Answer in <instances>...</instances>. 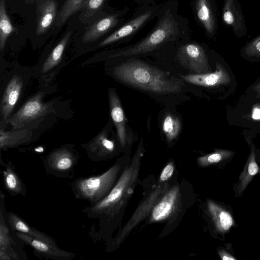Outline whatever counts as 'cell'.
<instances>
[{
	"instance_id": "cell-5",
	"label": "cell",
	"mask_w": 260,
	"mask_h": 260,
	"mask_svg": "<svg viewBox=\"0 0 260 260\" xmlns=\"http://www.w3.org/2000/svg\"><path fill=\"white\" fill-rule=\"evenodd\" d=\"M78 153L73 147L63 146L50 152L43 159L46 172L59 178L73 175L79 161Z\"/></svg>"
},
{
	"instance_id": "cell-30",
	"label": "cell",
	"mask_w": 260,
	"mask_h": 260,
	"mask_svg": "<svg viewBox=\"0 0 260 260\" xmlns=\"http://www.w3.org/2000/svg\"><path fill=\"white\" fill-rule=\"evenodd\" d=\"M174 170L173 163L171 162L167 164L161 173L159 180L163 182L169 179L172 175Z\"/></svg>"
},
{
	"instance_id": "cell-32",
	"label": "cell",
	"mask_w": 260,
	"mask_h": 260,
	"mask_svg": "<svg viewBox=\"0 0 260 260\" xmlns=\"http://www.w3.org/2000/svg\"><path fill=\"white\" fill-rule=\"evenodd\" d=\"M253 90L257 93H260V81L253 87Z\"/></svg>"
},
{
	"instance_id": "cell-11",
	"label": "cell",
	"mask_w": 260,
	"mask_h": 260,
	"mask_svg": "<svg viewBox=\"0 0 260 260\" xmlns=\"http://www.w3.org/2000/svg\"><path fill=\"white\" fill-rule=\"evenodd\" d=\"M23 81L18 75H14L6 86L1 102V114L2 119L8 121L20 96Z\"/></svg>"
},
{
	"instance_id": "cell-3",
	"label": "cell",
	"mask_w": 260,
	"mask_h": 260,
	"mask_svg": "<svg viewBox=\"0 0 260 260\" xmlns=\"http://www.w3.org/2000/svg\"><path fill=\"white\" fill-rule=\"evenodd\" d=\"M120 169V164L116 162L101 174L75 179L70 184L75 197L87 201L90 205L99 202L116 184Z\"/></svg>"
},
{
	"instance_id": "cell-12",
	"label": "cell",
	"mask_w": 260,
	"mask_h": 260,
	"mask_svg": "<svg viewBox=\"0 0 260 260\" xmlns=\"http://www.w3.org/2000/svg\"><path fill=\"white\" fill-rule=\"evenodd\" d=\"M89 158L99 161L108 158L115 150L114 141L108 138L107 133L102 131L90 142L83 145Z\"/></svg>"
},
{
	"instance_id": "cell-13",
	"label": "cell",
	"mask_w": 260,
	"mask_h": 260,
	"mask_svg": "<svg viewBox=\"0 0 260 260\" xmlns=\"http://www.w3.org/2000/svg\"><path fill=\"white\" fill-rule=\"evenodd\" d=\"M57 7L56 0H41L37 10L36 35H43L50 28L56 17Z\"/></svg>"
},
{
	"instance_id": "cell-23",
	"label": "cell",
	"mask_w": 260,
	"mask_h": 260,
	"mask_svg": "<svg viewBox=\"0 0 260 260\" xmlns=\"http://www.w3.org/2000/svg\"><path fill=\"white\" fill-rule=\"evenodd\" d=\"M13 27L6 7V0H0V50L4 49L9 37L14 32Z\"/></svg>"
},
{
	"instance_id": "cell-29",
	"label": "cell",
	"mask_w": 260,
	"mask_h": 260,
	"mask_svg": "<svg viewBox=\"0 0 260 260\" xmlns=\"http://www.w3.org/2000/svg\"><path fill=\"white\" fill-rule=\"evenodd\" d=\"M245 52L248 56L260 57V38L250 43L246 47Z\"/></svg>"
},
{
	"instance_id": "cell-7",
	"label": "cell",
	"mask_w": 260,
	"mask_h": 260,
	"mask_svg": "<svg viewBox=\"0 0 260 260\" xmlns=\"http://www.w3.org/2000/svg\"><path fill=\"white\" fill-rule=\"evenodd\" d=\"M43 94H36L29 99L22 106L8 119L13 129L22 128L24 124L46 114L49 105L42 101Z\"/></svg>"
},
{
	"instance_id": "cell-16",
	"label": "cell",
	"mask_w": 260,
	"mask_h": 260,
	"mask_svg": "<svg viewBox=\"0 0 260 260\" xmlns=\"http://www.w3.org/2000/svg\"><path fill=\"white\" fill-rule=\"evenodd\" d=\"M111 116L116 127L119 141L122 147L126 142L125 119L120 100L112 89L109 92Z\"/></svg>"
},
{
	"instance_id": "cell-20",
	"label": "cell",
	"mask_w": 260,
	"mask_h": 260,
	"mask_svg": "<svg viewBox=\"0 0 260 260\" xmlns=\"http://www.w3.org/2000/svg\"><path fill=\"white\" fill-rule=\"evenodd\" d=\"M71 34V31L68 32L53 49L42 67V73L51 71L61 61Z\"/></svg>"
},
{
	"instance_id": "cell-2",
	"label": "cell",
	"mask_w": 260,
	"mask_h": 260,
	"mask_svg": "<svg viewBox=\"0 0 260 260\" xmlns=\"http://www.w3.org/2000/svg\"><path fill=\"white\" fill-rule=\"evenodd\" d=\"M113 73L123 82L158 93L179 92L183 85L181 80L137 60L122 62L114 68Z\"/></svg>"
},
{
	"instance_id": "cell-14",
	"label": "cell",
	"mask_w": 260,
	"mask_h": 260,
	"mask_svg": "<svg viewBox=\"0 0 260 260\" xmlns=\"http://www.w3.org/2000/svg\"><path fill=\"white\" fill-rule=\"evenodd\" d=\"M7 220L9 225L14 232H21L48 243L57 245L53 237L30 226L20 216L12 211L7 213Z\"/></svg>"
},
{
	"instance_id": "cell-27",
	"label": "cell",
	"mask_w": 260,
	"mask_h": 260,
	"mask_svg": "<svg viewBox=\"0 0 260 260\" xmlns=\"http://www.w3.org/2000/svg\"><path fill=\"white\" fill-rule=\"evenodd\" d=\"M231 152L226 150H217L215 152L201 157L198 159L199 163L202 166H207L220 161L223 158L231 154Z\"/></svg>"
},
{
	"instance_id": "cell-22",
	"label": "cell",
	"mask_w": 260,
	"mask_h": 260,
	"mask_svg": "<svg viewBox=\"0 0 260 260\" xmlns=\"http://www.w3.org/2000/svg\"><path fill=\"white\" fill-rule=\"evenodd\" d=\"M198 17L209 33L215 28L214 16L208 0H197L196 5Z\"/></svg>"
},
{
	"instance_id": "cell-25",
	"label": "cell",
	"mask_w": 260,
	"mask_h": 260,
	"mask_svg": "<svg viewBox=\"0 0 260 260\" xmlns=\"http://www.w3.org/2000/svg\"><path fill=\"white\" fill-rule=\"evenodd\" d=\"M85 1L66 0L57 15L56 25H62L68 18L80 10Z\"/></svg>"
},
{
	"instance_id": "cell-28",
	"label": "cell",
	"mask_w": 260,
	"mask_h": 260,
	"mask_svg": "<svg viewBox=\"0 0 260 260\" xmlns=\"http://www.w3.org/2000/svg\"><path fill=\"white\" fill-rule=\"evenodd\" d=\"M105 0H86L81 10L83 11L84 17H91L103 6Z\"/></svg>"
},
{
	"instance_id": "cell-26",
	"label": "cell",
	"mask_w": 260,
	"mask_h": 260,
	"mask_svg": "<svg viewBox=\"0 0 260 260\" xmlns=\"http://www.w3.org/2000/svg\"><path fill=\"white\" fill-rule=\"evenodd\" d=\"M180 119L175 115L168 114L163 122L162 129L168 142L176 138L181 129Z\"/></svg>"
},
{
	"instance_id": "cell-6",
	"label": "cell",
	"mask_w": 260,
	"mask_h": 260,
	"mask_svg": "<svg viewBox=\"0 0 260 260\" xmlns=\"http://www.w3.org/2000/svg\"><path fill=\"white\" fill-rule=\"evenodd\" d=\"M0 210V259L1 260H25L26 254L24 251L23 243L18 237L13 236L7 220V213L5 207V195L1 190Z\"/></svg>"
},
{
	"instance_id": "cell-19",
	"label": "cell",
	"mask_w": 260,
	"mask_h": 260,
	"mask_svg": "<svg viewBox=\"0 0 260 260\" xmlns=\"http://www.w3.org/2000/svg\"><path fill=\"white\" fill-rule=\"evenodd\" d=\"M117 22L116 15H110L95 21L87 28L83 36L82 41L84 43L96 41L116 25Z\"/></svg>"
},
{
	"instance_id": "cell-9",
	"label": "cell",
	"mask_w": 260,
	"mask_h": 260,
	"mask_svg": "<svg viewBox=\"0 0 260 260\" xmlns=\"http://www.w3.org/2000/svg\"><path fill=\"white\" fill-rule=\"evenodd\" d=\"M14 233L23 243L28 245L34 249V253L38 256H40L46 259L70 260L76 256L75 253L64 250L57 245L48 243L21 232Z\"/></svg>"
},
{
	"instance_id": "cell-24",
	"label": "cell",
	"mask_w": 260,
	"mask_h": 260,
	"mask_svg": "<svg viewBox=\"0 0 260 260\" xmlns=\"http://www.w3.org/2000/svg\"><path fill=\"white\" fill-rule=\"evenodd\" d=\"M26 130H23L21 132L11 133L1 129L0 132L1 149L6 150L25 143L28 140L27 134H26Z\"/></svg>"
},
{
	"instance_id": "cell-1",
	"label": "cell",
	"mask_w": 260,
	"mask_h": 260,
	"mask_svg": "<svg viewBox=\"0 0 260 260\" xmlns=\"http://www.w3.org/2000/svg\"><path fill=\"white\" fill-rule=\"evenodd\" d=\"M138 161L123 171L107 196L96 203L82 209V212L86 217L93 220L89 231L93 242H98L104 237V233L123 205L128 187L138 175Z\"/></svg>"
},
{
	"instance_id": "cell-21",
	"label": "cell",
	"mask_w": 260,
	"mask_h": 260,
	"mask_svg": "<svg viewBox=\"0 0 260 260\" xmlns=\"http://www.w3.org/2000/svg\"><path fill=\"white\" fill-rule=\"evenodd\" d=\"M208 207L216 228L220 232H226L233 225L231 214L212 201H209Z\"/></svg>"
},
{
	"instance_id": "cell-4",
	"label": "cell",
	"mask_w": 260,
	"mask_h": 260,
	"mask_svg": "<svg viewBox=\"0 0 260 260\" xmlns=\"http://www.w3.org/2000/svg\"><path fill=\"white\" fill-rule=\"evenodd\" d=\"M177 28L173 18L169 15L164 17L158 25L147 37L128 49L111 55V57L128 56L153 51L176 37Z\"/></svg>"
},
{
	"instance_id": "cell-18",
	"label": "cell",
	"mask_w": 260,
	"mask_h": 260,
	"mask_svg": "<svg viewBox=\"0 0 260 260\" xmlns=\"http://www.w3.org/2000/svg\"><path fill=\"white\" fill-rule=\"evenodd\" d=\"M179 196V188H172L154 207L151 216V220L158 221L165 219L173 212L176 208Z\"/></svg>"
},
{
	"instance_id": "cell-8",
	"label": "cell",
	"mask_w": 260,
	"mask_h": 260,
	"mask_svg": "<svg viewBox=\"0 0 260 260\" xmlns=\"http://www.w3.org/2000/svg\"><path fill=\"white\" fill-rule=\"evenodd\" d=\"M177 58L182 67L195 74L212 71L204 49L198 44H188L181 46L178 51Z\"/></svg>"
},
{
	"instance_id": "cell-15",
	"label": "cell",
	"mask_w": 260,
	"mask_h": 260,
	"mask_svg": "<svg viewBox=\"0 0 260 260\" xmlns=\"http://www.w3.org/2000/svg\"><path fill=\"white\" fill-rule=\"evenodd\" d=\"M0 164L5 168L2 176L7 191L13 196L21 195L25 197L27 193L26 186L16 172L15 166L9 161L3 162L2 158Z\"/></svg>"
},
{
	"instance_id": "cell-10",
	"label": "cell",
	"mask_w": 260,
	"mask_h": 260,
	"mask_svg": "<svg viewBox=\"0 0 260 260\" xmlns=\"http://www.w3.org/2000/svg\"><path fill=\"white\" fill-rule=\"evenodd\" d=\"M180 77L188 83L205 87L227 84L231 81L227 70L218 62L216 63V70L214 72L180 75Z\"/></svg>"
},
{
	"instance_id": "cell-17",
	"label": "cell",
	"mask_w": 260,
	"mask_h": 260,
	"mask_svg": "<svg viewBox=\"0 0 260 260\" xmlns=\"http://www.w3.org/2000/svg\"><path fill=\"white\" fill-rule=\"evenodd\" d=\"M151 16V11L141 14L117 29L100 43L98 46L99 47H104L129 36L140 28L150 18Z\"/></svg>"
},
{
	"instance_id": "cell-33",
	"label": "cell",
	"mask_w": 260,
	"mask_h": 260,
	"mask_svg": "<svg viewBox=\"0 0 260 260\" xmlns=\"http://www.w3.org/2000/svg\"><path fill=\"white\" fill-rule=\"evenodd\" d=\"M35 0H24L26 3L27 4H34Z\"/></svg>"
},
{
	"instance_id": "cell-31",
	"label": "cell",
	"mask_w": 260,
	"mask_h": 260,
	"mask_svg": "<svg viewBox=\"0 0 260 260\" xmlns=\"http://www.w3.org/2000/svg\"><path fill=\"white\" fill-rule=\"evenodd\" d=\"M221 257L223 260H235V258L231 256L230 255L224 252H222L220 253Z\"/></svg>"
},
{
	"instance_id": "cell-34",
	"label": "cell",
	"mask_w": 260,
	"mask_h": 260,
	"mask_svg": "<svg viewBox=\"0 0 260 260\" xmlns=\"http://www.w3.org/2000/svg\"><path fill=\"white\" fill-rule=\"evenodd\" d=\"M256 96H257V98H260V93H257V94Z\"/></svg>"
}]
</instances>
